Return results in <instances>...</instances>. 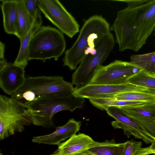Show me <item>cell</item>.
Wrapping results in <instances>:
<instances>
[{"label": "cell", "mask_w": 155, "mask_h": 155, "mask_svg": "<svg viewBox=\"0 0 155 155\" xmlns=\"http://www.w3.org/2000/svg\"><path fill=\"white\" fill-rule=\"evenodd\" d=\"M0 155H3L1 153H0Z\"/></svg>", "instance_id": "obj_31"}, {"label": "cell", "mask_w": 155, "mask_h": 155, "mask_svg": "<svg viewBox=\"0 0 155 155\" xmlns=\"http://www.w3.org/2000/svg\"><path fill=\"white\" fill-rule=\"evenodd\" d=\"M61 76H28L11 97L24 105L38 97L50 95H73L75 87Z\"/></svg>", "instance_id": "obj_4"}, {"label": "cell", "mask_w": 155, "mask_h": 155, "mask_svg": "<svg viewBox=\"0 0 155 155\" xmlns=\"http://www.w3.org/2000/svg\"><path fill=\"white\" fill-rule=\"evenodd\" d=\"M2 2L4 30L8 34L16 35L18 18L17 0H0Z\"/></svg>", "instance_id": "obj_16"}, {"label": "cell", "mask_w": 155, "mask_h": 155, "mask_svg": "<svg viewBox=\"0 0 155 155\" xmlns=\"http://www.w3.org/2000/svg\"><path fill=\"white\" fill-rule=\"evenodd\" d=\"M92 105L102 110H105L109 107H124L139 105L147 102L131 101L119 100L113 98H105L89 99Z\"/></svg>", "instance_id": "obj_21"}, {"label": "cell", "mask_w": 155, "mask_h": 155, "mask_svg": "<svg viewBox=\"0 0 155 155\" xmlns=\"http://www.w3.org/2000/svg\"><path fill=\"white\" fill-rule=\"evenodd\" d=\"M112 98L128 101L155 102V94L143 91L121 93L116 94Z\"/></svg>", "instance_id": "obj_23"}, {"label": "cell", "mask_w": 155, "mask_h": 155, "mask_svg": "<svg viewBox=\"0 0 155 155\" xmlns=\"http://www.w3.org/2000/svg\"><path fill=\"white\" fill-rule=\"evenodd\" d=\"M37 6L46 18L69 38L79 32V24L58 0H37Z\"/></svg>", "instance_id": "obj_8"}, {"label": "cell", "mask_w": 155, "mask_h": 155, "mask_svg": "<svg viewBox=\"0 0 155 155\" xmlns=\"http://www.w3.org/2000/svg\"><path fill=\"white\" fill-rule=\"evenodd\" d=\"M25 6L30 14L34 18L38 8L37 0H23Z\"/></svg>", "instance_id": "obj_26"}, {"label": "cell", "mask_w": 155, "mask_h": 155, "mask_svg": "<svg viewBox=\"0 0 155 155\" xmlns=\"http://www.w3.org/2000/svg\"><path fill=\"white\" fill-rule=\"evenodd\" d=\"M42 23L41 11L38 8L31 28L26 34L20 40V46L18 55L14 62L15 64L25 67L27 65L28 48L30 42L34 34L41 26Z\"/></svg>", "instance_id": "obj_15"}, {"label": "cell", "mask_w": 155, "mask_h": 155, "mask_svg": "<svg viewBox=\"0 0 155 155\" xmlns=\"http://www.w3.org/2000/svg\"><path fill=\"white\" fill-rule=\"evenodd\" d=\"M81 122L71 119L66 124L55 127L53 132L46 135L33 137L32 141L39 144L59 145L62 141L76 134L80 129Z\"/></svg>", "instance_id": "obj_13"}, {"label": "cell", "mask_w": 155, "mask_h": 155, "mask_svg": "<svg viewBox=\"0 0 155 155\" xmlns=\"http://www.w3.org/2000/svg\"><path fill=\"white\" fill-rule=\"evenodd\" d=\"M25 67L8 62L0 68V87L6 94L11 96L23 84Z\"/></svg>", "instance_id": "obj_12"}, {"label": "cell", "mask_w": 155, "mask_h": 155, "mask_svg": "<svg viewBox=\"0 0 155 155\" xmlns=\"http://www.w3.org/2000/svg\"><path fill=\"white\" fill-rule=\"evenodd\" d=\"M154 35H155V34H154Z\"/></svg>", "instance_id": "obj_33"}, {"label": "cell", "mask_w": 155, "mask_h": 155, "mask_svg": "<svg viewBox=\"0 0 155 155\" xmlns=\"http://www.w3.org/2000/svg\"><path fill=\"white\" fill-rule=\"evenodd\" d=\"M32 123L28 110L10 97L0 103V139L3 140L15 132H21L25 126Z\"/></svg>", "instance_id": "obj_7"}, {"label": "cell", "mask_w": 155, "mask_h": 155, "mask_svg": "<svg viewBox=\"0 0 155 155\" xmlns=\"http://www.w3.org/2000/svg\"><path fill=\"white\" fill-rule=\"evenodd\" d=\"M115 43L110 32L104 34L95 42L96 54L86 55L72 76V84L79 87L90 83L95 71L107 59Z\"/></svg>", "instance_id": "obj_6"}, {"label": "cell", "mask_w": 155, "mask_h": 155, "mask_svg": "<svg viewBox=\"0 0 155 155\" xmlns=\"http://www.w3.org/2000/svg\"><path fill=\"white\" fill-rule=\"evenodd\" d=\"M127 83L144 87L155 94V72L142 70L130 77Z\"/></svg>", "instance_id": "obj_20"}, {"label": "cell", "mask_w": 155, "mask_h": 155, "mask_svg": "<svg viewBox=\"0 0 155 155\" xmlns=\"http://www.w3.org/2000/svg\"><path fill=\"white\" fill-rule=\"evenodd\" d=\"M132 118L155 139V120Z\"/></svg>", "instance_id": "obj_24"}, {"label": "cell", "mask_w": 155, "mask_h": 155, "mask_svg": "<svg viewBox=\"0 0 155 155\" xmlns=\"http://www.w3.org/2000/svg\"><path fill=\"white\" fill-rule=\"evenodd\" d=\"M124 144L117 143L114 139L102 142L95 141L88 150L95 155H122Z\"/></svg>", "instance_id": "obj_18"}, {"label": "cell", "mask_w": 155, "mask_h": 155, "mask_svg": "<svg viewBox=\"0 0 155 155\" xmlns=\"http://www.w3.org/2000/svg\"><path fill=\"white\" fill-rule=\"evenodd\" d=\"M155 155V154H151V155Z\"/></svg>", "instance_id": "obj_32"}, {"label": "cell", "mask_w": 155, "mask_h": 155, "mask_svg": "<svg viewBox=\"0 0 155 155\" xmlns=\"http://www.w3.org/2000/svg\"><path fill=\"white\" fill-rule=\"evenodd\" d=\"M149 0H118L127 3V6H135L143 4L148 2Z\"/></svg>", "instance_id": "obj_29"}, {"label": "cell", "mask_w": 155, "mask_h": 155, "mask_svg": "<svg viewBox=\"0 0 155 155\" xmlns=\"http://www.w3.org/2000/svg\"><path fill=\"white\" fill-rule=\"evenodd\" d=\"M66 47V42L62 32L49 26H41L31 38L27 59L28 61L40 60L43 62L52 58L57 61Z\"/></svg>", "instance_id": "obj_5"}, {"label": "cell", "mask_w": 155, "mask_h": 155, "mask_svg": "<svg viewBox=\"0 0 155 155\" xmlns=\"http://www.w3.org/2000/svg\"><path fill=\"white\" fill-rule=\"evenodd\" d=\"M110 29L115 34L119 51H138L155 29V0L118 11Z\"/></svg>", "instance_id": "obj_1"}, {"label": "cell", "mask_w": 155, "mask_h": 155, "mask_svg": "<svg viewBox=\"0 0 155 155\" xmlns=\"http://www.w3.org/2000/svg\"><path fill=\"white\" fill-rule=\"evenodd\" d=\"M110 25L101 15H95L87 19L72 46L67 50L63 59L64 66L75 70L84 58L88 54H95V41L110 31Z\"/></svg>", "instance_id": "obj_2"}, {"label": "cell", "mask_w": 155, "mask_h": 155, "mask_svg": "<svg viewBox=\"0 0 155 155\" xmlns=\"http://www.w3.org/2000/svg\"><path fill=\"white\" fill-rule=\"evenodd\" d=\"M18 18L16 36L19 40L22 38L31 28L34 20L26 9L23 0H17Z\"/></svg>", "instance_id": "obj_19"}, {"label": "cell", "mask_w": 155, "mask_h": 155, "mask_svg": "<svg viewBox=\"0 0 155 155\" xmlns=\"http://www.w3.org/2000/svg\"><path fill=\"white\" fill-rule=\"evenodd\" d=\"M151 145L147 147L141 148L137 150L134 155H150L155 154V140Z\"/></svg>", "instance_id": "obj_27"}, {"label": "cell", "mask_w": 155, "mask_h": 155, "mask_svg": "<svg viewBox=\"0 0 155 155\" xmlns=\"http://www.w3.org/2000/svg\"><path fill=\"white\" fill-rule=\"evenodd\" d=\"M119 107L131 118L155 120V102H147L141 105Z\"/></svg>", "instance_id": "obj_17"}, {"label": "cell", "mask_w": 155, "mask_h": 155, "mask_svg": "<svg viewBox=\"0 0 155 155\" xmlns=\"http://www.w3.org/2000/svg\"><path fill=\"white\" fill-rule=\"evenodd\" d=\"M5 45L1 42L0 43V68L4 67L8 62L5 58Z\"/></svg>", "instance_id": "obj_28"}, {"label": "cell", "mask_w": 155, "mask_h": 155, "mask_svg": "<svg viewBox=\"0 0 155 155\" xmlns=\"http://www.w3.org/2000/svg\"><path fill=\"white\" fill-rule=\"evenodd\" d=\"M132 91H143L153 94L145 88L129 83L117 85L90 83L79 87H75L73 95L75 96L89 99L112 98L116 94Z\"/></svg>", "instance_id": "obj_10"}, {"label": "cell", "mask_w": 155, "mask_h": 155, "mask_svg": "<svg viewBox=\"0 0 155 155\" xmlns=\"http://www.w3.org/2000/svg\"><path fill=\"white\" fill-rule=\"evenodd\" d=\"M85 102L84 98L73 94L54 95L38 97L23 106L28 110L32 124L47 128L54 127L53 117L55 114L63 110L73 111L82 107Z\"/></svg>", "instance_id": "obj_3"}, {"label": "cell", "mask_w": 155, "mask_h": 155, "mask_svg": "<svg viewBox=\"0 0 155 155\" xmlns=\"http://www.w3.org/2000/svg\"><path fill=\"white\" fill-rule=\"evenodd\" d=\"M105 110L110 116L115 119L111 122L115 129H122L128 137L130 135L141 139L147 143H151L155 139L133 120L124 113L118 107H109Z\"/></svg>", "instance_id": "obj_11"}, {"label": "cell", "mask_w": 155, "mask_h": 155, "mask_svg": "<svg viewBox=\"0 0 155 155\" xmlns=\"http://www.w3.org/2000/svg\"><path fill=\"white\" fill-rule=\"evenodd\" d=\"M141 141L132 140L124 143L122 155H134L136 152L141 148Z\"/></svg>", "instance_id": "obj_25"}, {"label": "cell", "mask_w": 155, "mask_h": 155, "mask_svg": "<svg viewBox=\"0 0 155 155\" xmlns=\"http://www.w3.org/2000/svg\"><path fill=\"white\" fill-rule=\"evenodd\" d=\"M130 62L146 71L155 72V51L141 54H133Z\"/></svg>", "instance_id": "obj_22"}, {"label": "cell", "mask_w": 155, "mask_h": 155, "mask_svg": "<svg viewBox=\"0 0 155 155\" xmlns=\"http://www.w3.org/2000/svg\"><path fill=\"white\" fill-rule=\"evenodd\" d=\"M142 70L130 62L115 60L107 65L99 66L90 83L111 85L126 83L130 77Z\"/></svg>", "instance_id": "obj_9"}, {"label": "cell", "mask_w": 155, "mask_h": 155, "mask_svg": "<svg viewBox=\"0 0 155 155\" xmlns=\"http://www.w3.org/2000/svg\"><path fill=\"white\" fill-rule=\"evenodd\" d=\"M94 141L84 134H76L58 145L57 149L49 155H72L87 150L93 145Z\"/></svg>", "instance_id": "obj_14"}, {"label": "cell", "mask_w": 155, "mask_h": 155, "mask_svg": "<svg viewBox=\"0 0 155 155\" xmlns=\"http://www.w3.org/2000/svg\"><path fill=\"white\" fill-rule=\"evenodd\" d=\"M72 155H95L88 151V150L73 154Z\"/></svg>", "instance_id": "obj_30"}]
</instances>
